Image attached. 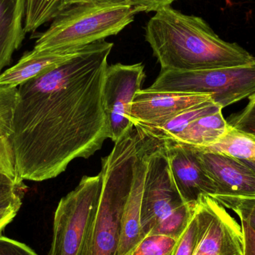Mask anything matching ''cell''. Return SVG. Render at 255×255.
Wrapping results in <instances>:
<instances>
[{"instance_id":"obj_1","label":"cell","mask_w":255,"mask_h":255,"mask_svg":"<svg viewBox=\"0 0 255 255\" xmlns=\"http://www.w3.org/2000/svg\"><path fill=\"white\" fill-rule=\"evenodd\" d=\"M113 46L106 40L88 45L18 86L10 139L18 178H56L70 162L91 157L109 138L103 89Z\"/></svg>"},{"instance_id":"obj_2","label":"cell","mask_w":255,"mask_h":255,"mask_svg":"<svg viewBox=\"0 0 255 255\" xmlns=\"http://www.w3.org/2000/svg\"><path fill=\"white\" fill-rule=\"evenodd\" d=\"M145 40L161 70H211L255 64V58L236 43L220 38L202 18L171 6L155 12L145 26Z\"/></svg>"},{"instance_id":"obj_3","label":"cell","mask_w":255,"mask_h":255,"mask_svg":"<svg viewBox=\"0 0 255 255\" xmlns=\"http://www.w3.org/2000/svg\"><path fill=\"white\" fill-rule=\"evenodd\" d=\"M142 140V130L133 127L102 158L101 194L85 255H118L124 209Z\"/></svg>"},{"instance_id":"obj_4","label":"cell","mask_w":255,"mask_h":255,"mask_svg":"<svg viewBox=\"0 0 255 255\" xmlns=\"http://www.w3.org/2000/svg\"><path fill=\"white\" fill-rule=\"evenodd\" d=\"M136 14L128 4L89 2L76 4L61 12L46 31L37 37L34 50L82 49L117 35Z\"/></svg>"},{"instance_id":"obj_5","label":"cell","mask_w":255,"mask_h":255,"mask_svg":"<svg viewBox=\"0 0 255 255\" xmlns=\"http://www.w3.org/2000/svg\"><path fill=\"white\" fill-rule=\"evenodd\" d=\"M151 91L210 94L222 109L255 94V64L211 70L160 71Z\"/></svg>"},{"instance_id":"obj_6","label":"cell","mask_w":255,"mask_h":255,"mask_svg":"<svg viewBox=\"0 0 255 255\" xmlns=\"http://www.w3.org/2000/svg\"><path fill=\"white\" fill-rule=\"evenodd\" d=\"M101 173L82 177L63 197L54 217L52 245L47 255H85L102 191Z\"/></svg>"},{"instance_id":"obj_7","label":"cell","mask_w":255,"mask_h":255,"mask_svg":"<svg viewBox=\"0 0 255 255\" xmlns=\"http://www.w3.org/2000/svg\"><path fill=\"white\" fill-rule=\"evenodd\" d=\"M184 204L185 202L171 175L164 142L155 138L148 157L142 192L140 220L142 238L162 219Z\"/></svg>"},{"instance_id":"obj_8","label":"cell","mask_w":255,"mask_h":255,"mask_svg":"<svg viewBox=\"0 0 255 255\" xmlns=\"http://www.w3.org/2000/svg\"><path fill=\"white\" fill-rule=\"evenodd\" d=\"M143 64L108 66L103 83V100L109 124V138L117 142L133 127L130 106L145 80Z\"/></svg>"},{"instance_id":"obj_9","label":"cell","mask_w":255,"mask_h":255,"mask_svg":"<svg viewBox=\"0 0 255 255\" xmlns=\"http://www.w3.org/2000/svg\"><path fill=\"white\" fill-rule=\"evenodd\" d=\"M210 100V94L141 89L133 97L130 120L133 126L156 127Z\"/></svg>"},{"instance_id":"obj_10","label":"cell","mask_w":255,"mask_h":255,"mask_svg":"<svg viewBox=\"0 0 255 255\" xmlns=\"http://www.w3.org/2000/svg\"><path fill=\"white\" fill-rule=\"evenodd\" d=\"M163 141L172 179L184 202L195 204L202 196H215L217 187L201 164L194 147Z\"/></svg>"},{"instance_id":"obj_11","label":"cell","mask_w":255,"mask_h":255,"mask_svg":"<svg viewBox=\"0 0 255 255\" xmlns=\"http://www.w3.org/2000/svg\"><path fill=\"white\" fill-rule=\"evenodd\" d=\"M193 147L201 164L215 184L216 195L255 197V172L244 160Z\"/></svg>"},{"instance_id":"obj_12","label":"cell","mask_w":255,"mask_h":255,"mask_svg":"<svg viewBox=\"0 0 255 255\" xmlns=\"http://www.w3.org/2000/svg\"><path fill=\"white\" fill-rule=\"evenodd\" d=\"M205 199L208 222L193 255H244L241 223L214 198Z\"/></svg>"},{"instance_id":"obj_13","label":"cell","mask_w":255,"mask_h":255,"mask_svg":"<svg viewBox=\"0 0 255 255\" xmlns=\"http://www.w3.org/2000/svg\"><path fill=\"white\" fill-rule=\"evenodd\" d=\"M137 128V127H136ZM142 132V140L134 167L131 188L124 209L122 234L118 255H129L142 240L141 208L148 160L155 138Z\"/></svg>"},{"instance_id":"obj_14","label":"cell","mask_w":255,"mask_h":255,"mask_svg":"<svg viewBox=\"0 0 255 255\" xmlns=\"http://www.w3.org/2000/svg\"><path fill=\"white\" fill-rule=\"evenodd\" d=\"M82 49L25 52L16 64L0 74V85L18 87L65 62Z\"/></svg>"},{"instance_id":"obj_15","label":"cell","mask_w":255,"mask_h":255,"mask_svg":"<svg viewBox=\"0 0 255 255\" xmlns=\"http://www.w3.org/2000/svg\"><path fill=\"white\" fill-rule=\"evenodd\" d=\"M26 0H0V74L25 39Z\"/></svg>"},{"instance_id":"obj_16","label":"cell","mask_w":255,"mask_h":255,"mask_svg":"<svg viewBox=\"0 0 255 255\" xmlns=\"http://www.w3.org/2000/svg\"><path fill=\"white\" fill-rule=\"evenodd\" d=\"M230 128L220 111L195 120L170 141L190 146L208 147L222 139Z\"/></svg>"},{"instance_id":"obj_17","label":"cell","mask_w":255,"mask_h":255,"mask_svg":"<svg viewBox=\"0 0 255 255\" xmlns=\"http://www.w3.org/2000/svg\"><path fill=\"white\" fill-rule=\"evenodd\" d=\"M223 110L213 100L201 103L192 109L184 111L182 113L171 118L164 124L156 127L148 126H133L139 128L148 133L160 140H173L181 133L190 123L195 120Z\"/></svg>"},{"instance_id":"obj_18","label":"cell","mask_w":255,"mask_h":255,"mask_svg":"<svg viewBox=\"0 0 255 255\" xmlns=\"http://www.w3.org/2000/svg\"><path fill=\"white\" fill-rule=\"evenodd\" d=\"M208 206L205 196L196 203L193 217L185 232L178 239L172 255H193L208 222Z\"/></svg>"},{"instance_id":"obj_19","label":"cell","mask_w":255,"mask_h":255,"mask_svg":"<svg viewBox=\"0 0 255 255\" xmlns=\"http://www.w3.org/2000/svg\"><path fill=\"white\" fill-rule=\"evenodd\" d=\"M199 148L223 153L241 160H255V137L232 127L218 142L210 146Z\"/></svg>"},{"instance_id":"obj_20","label":"cell","mask_w":255,"mask_h":255,"mask_svg":"<svg viewBox=\"0 0 255 255\" xmlns=\"http://www.w3.org/2000/svg\"><path fill=\"white\" fill-rule=\"evenodd\" d=\"M63 0H26L24 28L34 33L46 22L53 20L61 12Z\"/></svg>"},{"instance_id":"obj_21","label":"cell","mask_w":255,"mask_h":255,"mask_svg":"<svg viewBox=\"0 0 255 255\" xmlns=\"http://www.w3.org/2000/svg\"><path fill=\"white\" fill-rule=\"evenodd\" d=\"M195 206L196 203H185L174 210L162 219L149 234H158L179 239L193 217Z\"/></svg>"},{"instance_id":"obj_22","label":"cell","mask_w":255,"mask_h":255,"mask_svg":"<svg viewBox=\"0 0 255 255\" xmlns=\"http://www.w3.org/2000/svg\"><path fill=\"white\" fill-rule=\"evenodd\" d=\"M18 87L0 85V136L10 139L14 132Z\"/></svg>"},{"instance_id":"obj_23","label":"cell","mask_w":255,"mask_h":255,"mask_svg":"<svg viewBox=\"0 0 255 255\" xmlns=\"http://www.w3.org/2000/svg\"><path fill=\"white\" fill-rule=\"evenodd\" d=\"M27 186L23 180L0 173V211L20 209Z\"/></svg>"},{"instance_id":"obj_24","label":"cell","mask_w":255,"mask_h":255,"mask_svg":"<svg viewBox=\"0 0 255 255\" xmlns=\"http://www.w3.org/2000/svg\"><path fill=\"white\" fill-rule=\"evenodd\" d=\"M178 241L166 235L148 234L129 255H172Z\"/></svg>"},{"instance_id":"obj_25","label":"cell","mask_w":255,"mask_h":255,"mask_svg":"<svg viewBox=\"0 0 255 255\" xmlns=\"http://www.w3.org/2000/svg\"><path fill=\"white\" fill-rule=\"evenodd\" d=\"M211 197L226 209L233 211L240 220H245L255 230V197L223 195H216Z\"/></svg>"},{"instance_id":"obj_26","label":"cell","mask_w":255,"mask_h":255,"mask_svg":"<svg viewBox=\"0 0 255 255\" xmlns=\"http://www.w3.org/2000/svg\"><path fill=\"white\" fill-rule=\"evenodd\" d=\"M247 106L228 119L229 125L236 130L255 137V94L250 97Z\"/></svg>"},{"instance_id":"obj_27","label":"cell","mask_w":255,"mask_h":255,"mask_svg":"<svg viewBox=\"0 0 255 255\" xmlns=\"http://www.w3.org/2000/svg\"><path fill=\"white\" fill-rule=\"evenodd\" d=\"M0 173L13 178H19L16 174L15 157L10 139L0 136ZM20 179V178H19Z\"/></svg>"},{"instance_id":"obj_28","label":"cell","mask_w":255,"mask_h":255,"mask_svg":"<svg viewBox=\"0 0 255 255\" xmlns=\"http://www.w3.org/2000/svg\"><path fill=\"white\" fill-rule=\"evenodd\" d=\"M0 255H38L25 244L0 235Z\"/></svg>"},{"instance_id":"obj_29","label":"cell","mask_w":255,"mask_h":255,"mask_svg":"<svg viewBox=\"0 0 255 255\" xmlns=\"http://www.w3.org/2000/svg\"><path fill=\"white\" fill-rule=\"evenodd\" d=\"M129 4L136 10L139 12H157L160 9L170 6L176 0H128Z\"/></svg>"},{"instance_id":"obj_30","label":"cell","mask_w":255,"mask_h":255,"mask_svg":"<svg viewBox=\"0 0 255 255\" xmlns=\"http://www.w3.org/2000/svg\"><path fill=\"white\" fill-rule=\"evenodd\" d=\"M243 232L244 255H255V230L245 220H240Z\"/></svg>"},{"instance_id":"obj_31","label":"cell","mask_w":255,"mask_h":255,"mask_svg":"<svg viewBox=\"0 0 255 255\" xmlns=\"http://www.w3.org/2000/svg\"><path fill=\"white\" fill-rule=\"evenodd\" d=\"M89 2H111V3H123V4H128V0H63L61 11L67 7L76 4H84Z\"/></svg>"},{"instance_id":"obj_32","label":"cell","mask_w":255,"mask_h":255,"mask_svg":"<svg viewBox=\"0 0 255 255\" xmlns=\"http://www.w3.org/2000/svg\"><path fill=\"white\" fill-rule=\"evenodd\" d=\"M18 210L10 208V209L0 211V235L6 226L10 224L18 213Z\"/></svg>"},{"instance_id":"obj_33","label":"cell","mask_w":255,"mask_h":255,"mask_svg":"<svg viewBox=\"0 0 255 255\" xmlns=\"http://www.w3.org/2000/svg\"><path fill=\"white\" fill-rule=\"evenodd\" d=\"M244 160V163H247L249 166L252 168L253 170L255 172V160Z\"/></svg>"}]
</instances>
